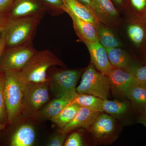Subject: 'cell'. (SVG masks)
Returning <instances> with one entry per match:
<instances>
[{"instance_id":"19","label":"cell","mask_w":146,"mask_h":146,"mask_svg":"<svg viewBox=\"0 0 146 146\" xmlns=\"http://www.w3.org/2000/svg\"><path fill=\"white\" fill-rule=\"evenodd\" d=\"M35 138V131L33 127L30 125H23L13 133L11 139L10 145L11 146H32Z\"/></svg>"},{"instance_id":"2","label":"cell","mask_w":146,"mask_h":146,"mask_svg":"<svg viewBox=\"0 0 146 146\" xmlns=\"http://www.w3.org/2000/svg\"><path fill=\"white\" fill-rule=\"evenodd\" d=\"M42 19L29 17L7 21L3 27L5 48L32 44L36 28Z\"/></svg>"},{"instance_id":"16","label":"cell","mask_w":146,"mask_h":146,"mask_svg":"<svg viewBox=\"0 0 146 146\" xmlns=\"http://www.w3.org/2000/svg\"><path fill=\"white\" fill-rule=\"evenodd\" d=\"M115 127V120L112 117L105 114H99L89 130L96 138L101 139L111 134Z\"/></svg>"},{"instance_id":"8","label":"cell","mask_w":146,"mask_h":146,"mask_svg":"<svg viewBox=\"0 0 146 146\" xmlns=\"http://www.w3.org/2000/svg\"><path fill=\"white\" fill-rule=\"evenodd\" d=\"M48 81L42 83H27L22 113L33 115L39 111L48 101Z\"/></svg>"},{"instance_id":"20","label":"cell","mask_w":146,"mask_h":146,"mask_svg":"<svg viewBox=\"0 0 146 146\" xmlns=\"http://www.w3.org/2000/svg\"><path fill=\"white\" fill-rule=\"evenodd\" d=\"M110 62L114 68L125 70L134 61L124 48L106 49Z\"/></svg>"},{"instance_id":"37","label":"cell","mask_w":146,"mask_h":146,"mask_svg":"<svg viewBox=\"0 0 146 146\" xmlns=\"http://www.w3.org/2000/svg\"><path fill=\"white\" fill-rule=\"evenodd\" d=\"M4 126L5 125H4L2 124L1 123H0V131H1V130L2 129H3L4 128Z\"/></svg>"},{"instance_id":"35","label":"cell","mask_w":146,"mask_h":146,"mask_svg":"<svg viewBox=\"0 0 146 146\" xmlns=\"http://www.w3.org/2000/svg\"><path fill=\"white\" fill-rule=\"evenodd\" d=\"M78 1L83 3V4L91 8L92 0H78Z\"/></svg>"},{"instance_id":"13","label":"cell","mask_w":146,"mask_h":146,"mask_svg":"<svg viewBox=\"0 0 146 146\" xmlns=\"http://www.w3.org/2000/svg\"><path fill=\"white\" fill-rule=\"evenodd\" d=\"M64 11L72 18L75 31L81 42L90 43L99 42L96 29L94 25L79 18L67 9L65 8Z\"/></svg>"},{"instance_id":"4","label":"cell","mask_w":146,"mask_h":146,"mask_svg":"<svg viewBox=\"0 0 146 146\" xmlns=\"http://www.w3.org/2000/svg\"><path fill=\"white\" fill-rule=\"evenodd\" d=\"M110 89L108 76L98 72L91 62L85 69L76 90L78 94H89L105 100L107 99Z\"/></svg>"},{"instance_id":"21","label":"cell","mask_w":146,"mask_h":146,"mask_svg":"<svg viewBox=\"0 0 146 146\" xmlns=\"http://www.w3.org/2000/svg\"><path fill=\"white\" fill-rule=\"evenodd\" d=\"M72 100L68 97H56L46 106L40 111L33 115L38 117L44 119H51L57 115Z\"/></svg>"},{"instance_id":"5","label":"cell","mask_w":146,"mask_h":146,"mask_svg":"<svg viewBox=\"0 0 146 146\" xmlns=\"http://www.w3.org/2000/svg\"><path fill=\"white\" fill-rule=\"evenodd\" d=\"M36 51L32 44L5 48L0 57V72L21 71Z\"/></svg>"},{"instance_id":"6","label":"cell","mask_w":146,"mask_h":146,"mask_svg":"<svg viewBox=\"0 0 146 146\" xmlns=\"http://www.w3.org/2000/svg\"><path fill=\"white\" fill-rule=\"evenodd\" d=\"M78 70H65L55 73L49 80L50 88L56 97H65L72 100L77 95L76 86L81 75Z\"/></svg>"},{"instance_id":"14","label":"cell","mask_w":146,"mask_h":146,"mask_svg":"<svg viewBox=\"0 0 146 146\" xmlns=\"http://www.w3.org/2000/svg\"><path fill=\"white\" fill-rule=\"evenodd\" d=\"M99 114L100 112L86 108L80 107L74 118L61 129L60 132L67 133L80 128L89 129Z\"/></svg>"},{"instance_id":"36","label":"cell","mask_w":146,"mask_h":146,"mask_svg":"<svg viewBox=\"0 0 146 146\" xmlns=\"http://www.w3.org/2000/svg\"><path fill=\"white\" fill-rule=\"evenodd\" d=\"M3 29L2 27H0V43H1V40L2 32Z\"/></svg>"},{"instance_id":"17","label":"cell","mask_w":146,"mask_h":146,"mask_svg":"<svg viewBox=\"0 0 146 146\" xmlns=\"http://www.w3.org/2000/svg\"><path fill=\"white\" fill-rule=\"evenodd\" d=\"M65 8L79 18L94 25L96 28L99 23L92 9L83 4L78 0H63Z\"/></svg>"},{"instance_id":"29","label":"cell","mask_w":146,"mask_h":146,"mask_svg":"<svg viewBox=\"0 0 146 146\" xmlns=\"http://www.w3.org/2000/svg\"><path fill=\"white\" fill-rule=\"evenodd\" d=\"M13 0H0V27L3 29L8 21V15Z\"/></svg>"},{"instance_id":"3","label":"cell","mask_w":146,"mask_h":146,"mask_svg":"<svg viewBox=\"0 0 146 146\" xmlns=\"http://www.w3.org/2000/svg\"><path fill=\"white\" fill-rule=\"evenodd\" d=\"M64 63L56 56L48 50L36 51L20 72L27 83L47 82L46 72L52 66H63Z\"/></svg>"},{"instance_id":"22","label":"cell","mask_w":146,"mask_h":146,"mask_svg":"<svg viewBox=\"0 0 146 146\" xmlns=\"http://www.w3.org/2000/svg\"><path fill=\"white\" fill-rule=\"evenodd\" d=\"M103 100L93 95L78 94L71 102L76 104L80 107L86 108L93 111L100 112H103Z\"/></svg>"},{"instance_id":"23","label":"cell","mask_w":146,"mask_h":146,"mask_svg":"<svg viewBox=\"0 0 146 146\" xmlns=\"http://www.w3.org/2000/svg\"><path fill=\"white\" fill-rule=\"evenodd\" d=\"M80 108L78 104L70 102L57 115L50 119L61 129L74 118Z\"/></svg>"},{"instance_id":"12","label":"cell","mask_w":146,"mask_h":146,"mask_svg":"<svg viewBox=\"0 0 146 146\" xmlns=\"http://www.w3.org/2000/svg\"><path fill=\"white\" fill-rule=\"evenodd\" d=\"M86 45L91 57V63L100 72L108 76L114 67L110 62L106 49L100 43L83 42Z\"/></svg>"},{"instance_id":"33","label":"cell","mask_w":146,"mask_h":146,"mask_svg":"<svg viewBox=\"0 0 146 146\" xmlns=\"http://www.w3.org/2000/svg\"><path fill=\"white\" fill-rule=\"evenodd\" d=\"M5 48V33L3 29L1 35V40L0 43V57L2 54Z\"/></svg>"},{"instance_id":"25","label":"cell","mask_w":146,"mask_h":146,"mask_svg":"<svg viewBox=\"0 0 146 146\" xmlns=\"http://www.w3.org/2000/svg\"><path fill=\"white\" fill-rule=\"evenodd\" d=\"M102 107L103 112L114 115H123L128 109V105L126 103L107 99L104 100Z\"/></svg>"},{"instance_id":"32","label":"cell","mask_w":146,"mask_h":146,"mask_svg":"<svg viewBox=\"0 0 146 146\" xmlns=\"http://www.w3.org/2000/svg\"><path fill=\"white\" fill-rule=\"evenodd\" d=\"M111 1L121 13L124 5L125 0H111Z\"/></svg>"},{"instance_id":"27","label":"cell","mask_w":146,"mask_h":146,"mask_svg":"<svg viewBox=\"0 0 146 146\" xmlns=\"http://www.w3.org/2000/svg\"><path fill=\"white\" fill-rule=\"evenodd\" d=\"M44 6L52 14H60L65 12V7L63 0H37Z\"/></svg>"},{"instance_id":"34","label":"cell","mask_w":146,"mask_h":146,"mask_svg":"<svg viewBox=\"0 0 146 146\" xmlns=\"http://www.w3.org/2000/svg\"><path fill=\"white\" fill-rule=\"evenodd\" d=\"M139 122L143 124L146 127V106H144L143 112L139 119Z\"/></svg>"},{"instance_id":"38","label":"cell","mask_w":146,"mask_h":146,"mask_svg":"<svg viewBox=\"0 0 146 146\" xmlns=\"http://www.w3.org/2000/svg\"><path fill=\"white\" fill-rule=\"evenodd\" d=\"M144 54V59H145V61H146V50L145 51V52H143Z\"/></svg>"},{"instance_id":"1","label":"cell","mask_w":146,"mask_h":146,"mask_svg":"<svg viewBox=\"0 0 146 146\" xmlns=\"http://www.w3.org/2000/svg\"><path fill=\"white\" fill-rule=\"evenodd\" d=\"M3 73L7 123L10 124L22 112L27 82L22 77L20 71H7Z\"/></svg>"},{"instance_id":"26","label":"cell","mask_w":146,"mask_h":146,"mask_svg":"<svg viewBox=\"0 0 146 146\" xmlns=\"http://www.w3.org/2000/svg\"><path fill=\"white\" fill-rule=\"evenodd\" d=\"M125 71L134 76L141 85L146 87V64H140L134 60Z\"/></svg>"},{"instance_id":"10","label":"cell","mask_w":146,"mask_h":146,"mask_svg":"<svg viewBox=\"0 0 146 146\" xmlns=\"http://www.w3.org/2000/svg\"><path fill=\"white\" fill-rule=\"evenodd\" d=\"M47 11L44 6L37 0H13L7 21L29 17L42 18Z\"/></svg>"},{"instance_id":"24","label":"cell","mask_w":146,"mask_h":146,"mask_svg":"<svg viewBox=\"0 0 146 146\" xmlns=\"http://www.w3.org/2000/svg\"><path fill=\"white\" fill-rule=\"evenodd\" d=\"M124 96L135 104L146 106V86L141 84L133 86L126 92Z\"/></svg>"},{"instance_id":"28","label":"cell","mask_w":146,"mask_h":146,"mask_svg":"<svg viewBox=\"0 0 146 146\" xmlns=\"http://www.w3.org/2000/svg\"><path fill=\"white\" fill-rule=\"evenodd\" d=\"M0 123L5 125L7 123V115L4 91L3 73L0 72Z\"/></svg>"},{"instance_id":"7","label":"cell","mask_w":146,"mask_h":146,"mask_svg":"<svg viewBox=\"0 0 146 146\" xmlns=\"http://www.w3.org/2000/svg\"><path fill=\"white\" fill-rule=\"evenodd\" d=\"M117 31L123 39L143 53L146 50V19L131 20L123 18Z\"/></svg>"},{"instance_id":"15","label":"cell","mask_w":146,"mask_h":146,"mask_svg":"<svg viewBox=\"0 0 146 146\" xmlns=\"http://www.w3.org/2000/svg\"><path fill=\"white\" fill-rule=\"evenodd\" d=\"M96 29L99 42L106 49L124 48V43L117 33V30L110 27L99 22Z\"/></svg>"},{"instance_id":"9","label":"cell","mask_w":146,"mask_h":146,"mask_svg":"<svg viewBox=\"0 0 146 146\" xmlns=\"http://www.w3.org/2000/svg\"><path fill=\"white\" fill-rule=\"evenodd\" d=\"M91 8L99 23L118 29L123 18L111 0H92Z\"/></svg>"},{"instance_id":"11","label":"cell","mask_w":146,"mask_h":146,"mask_svg":"<svg viewBox=\"0 0 146 146\" xmlns=\"http://www.w3.org/2000/svg\"><path fill=\"white\" fill-rule=\"evenodd\" d=\"M108 77L113 93L119 95L124 96L129 89L140 84L134 76L119 68H114Z\"/></svg>"},{"instance_id":"18","label":"cell","mask_w":146,"mask_h":146,"mask_svg":"<svg viewBox=\"0 0 146 146\" xmlns=\"http://www.w3.org/2000/svg\"><path fill=\"white\" fill-rule=\"evenodd\" d=\"M121 14L125 19H146V0H125Z\"/></svg>"},{"instance_id":"30","label":"cell","mask_w":146,"mask_h":146,"mask_svg":"<svg viewBox=\"0 0 146 146\" xmlns=\"http://www.w3.org/2000/svg\"><path fill=\"white\" fill-rule=\"evenodd\" d=\"M65 146H82L83 145L81 136L77 132H74L68 137L65 141Z\"/></svg>"},{"instance_id":"31","label":"cell","mask_w":146,"mask_h":146,"mask_svg":"<svg viewBox=\"0 0 146 146\" xmlns=\"http://www.w3.org/2000/svg\"><path fill=\"white\" fill-rule=\"evenodd\" d=\"M67 133L60 132L53 137L47 144L48 146H62L63 145Z\"/></svg>"}]
</instances>
